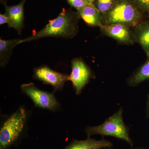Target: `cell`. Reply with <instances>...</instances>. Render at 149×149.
Instances as JSON below:
<instances>
[{"label": "cell", "mask_w": 149, "mask_h": 149, "mask_svg": "<svg viewBox=\"0 0 149 149\" xmlns=\"http://www.w3.org/2000/svg\"><path fill=\"white\" fill-rule=\"evenodd\" d=\"M80 18L78 12L70 9H63L56 18L49 20L42 29L29 37L21 39L19 44L31 42L44 37H61L71 39L77 34L78 23Z\"/></svg>", "instance_id": "1"}, {"label": "cell", "mask_w": 149, "mask_h": 149, "mask_svg": "<svg viewBox=\"0 0 149 149\" xmlns=\"http://www.w3.org/2000/svg\"><path fill=\"white\" fill-rule=\"evenodd\" d=\"M118 0H95L93 4L99 11L102 15L110 10Z\"/></svg>", "instance_id": "15"}, {"label": "cell", "mask_w": 149, "mask_h": 149, "mask_svg": "<svg viewBox=\"0 0 149 149\" xmlns=\"http://www.w3.org/2000/svg\"><path fill=\"white\" fill-rule=\"evenodd\" d=\"M112 146V143L107 140H97L88 137L83 141L74 140L65 149H100L111 148Z\"/></svg>", "instance_id": "11"}, {"label": "cell", "mask_w": 149, "mask_h": 149, "mask_svg": "<svg viewBox=\"0 0 149 149\" xmlns=\"http://www.w3.org/2000/svg\"><path fill=\"white\" fill-rule=\"evenodd\" d=\"M137 9L144 17L149 19V0H131Z\"/></svg>", "instance_id": "16"}, {"label": "cell", "mask_w": 149, "mask_h": 149, "mask_svg": "<svg viewBox=\"0 0 149 149\" xmlns=\"http://www.w3.org/2000/svg\"><path fill=\"white\" fill-rule=\"evenodd\" d=\"M89 3L92 4L95 0H86Z\"/></svg>", "instance_id": "20"}, {"label": "cell", "mask_w": 149, "mask_h": 149, "mask_svg": "<svg viewBox=\"0 0 149 149\" xmlns=\"http://www.w3.org/2000/svg\"><path fill=\"white\" fill-rule=\"evenodd\" d=\"M102 16L103 25L122 24L131 28L145 19L131 0H118L110 10Z\"/></svg>", "instance_id": "2"}, {"label": "cell", "mask_w": 149, "mask_h": 149, "mask_svg": "<svg viewBox=\"0 0 149 149\" xmlns=\"http://www.w3.org/2000/svg\"><path fill=\"white\" fill-rule=\"evenodd\" d=\"M20 87L22 93L32 100L35 106L51 111L58 109L59 104L54 93L42 91L32 83L23 84Z\"/></svg>", "instance_id": "5"}, {"label": "cell", "mask_w": 149, "mask_h": 149, "mask_svg": "<svg viewBox=\"0 0 149 149\" xmlns=\"http://www.w3.org/2000/svg\"><path fill=\"white\" fill-rule=\"evenodd\" d=\"M77 12L80 18L89 26L100 27L102 25L101 14L93 4H88Z\"/></svg>", "instance_id": "12"}, {"label": "cell", "mask_w": 149, "mask_h": 149, "mask_svg": "<svg viewBox=\"0 0 149 149\" xmlns=\"http://www.w3.org/2000/svg\"><path fill=\"white\" fill-rule=\"evenodd\" d=\"M33 72L34 79L52 85L54 91H61L65 82L69 80V75L56 72L46 65L35 68Z\"/></svg>", "instance_id": "7"}, {"label": "cell", "mask_w": 149, "mask_h": 149, "mask_svg": "<svg viewBox=\"0 0 149 149\" xmlns=\"http://www.w3.org/2000/svg\"><path fill=\"white\" fill-rule=\"evenodd\" d=\"M26 112L22 107L17 109L4 123L0 130V149H8L21 135L26 120Z\"/></svg>", "instance_id": "4"}, {"label": "cell", "mask_w": 149, "mask_h": 149, "mask_svg": "<svg viewBox=\"0 0 149 149\" xmlns=\"http://www.w3.org/2000/svg\"><path fill=\"white\" fill-rule=\"evenodd\" d=\"M103 35L116 41L120 44L133 45L135 43L132 28L122 24L103 25L100 27Z\"/></svg>", "instance_id": "8"}, {"label": "cell", "mask_w": 149, "mask_h": 149, "mask_svg": "<svg viewBox=\"0 0 149 149\" xmlns=\"http://www.w3.org/2000/svg\"><path fill=\"white\" fill-rule=\"evenodd\" d=\"M71 69L69 80L72 82L76 95H79L82 93L83 89L94 75L90 67L80 58L72 60Z\"/></svg>", "instance_id": "6"}, {"label": "cell", "mask_w": 149, "mask_h": 149, "mask_svg": "<svg viewBox=\"0 0 149 149\" xmlns=\"http://www.w3.org/2000/svg\"><path fill=\"white\" fill-rule=\"evenodd\" d=\"M26 1L22 0L18 4L10 6H8L6 3L4 4L5 8V14L9 18L8 27L14 28L19 35H21L24 27V7Z\"/></svg>", "instance_id": "9"}, {"label": "cell", "mask_w": 149, "mask_h": 149, "mask_svg": "<svg viewBox=\"0 0 149 149\" xmlns=\"http://www.w3.org/2000/svg\"><path fill=\"white\" fill-rule=\"evenodd\" d=\"M9 22V18L5 14H0V25L4 24H8Z\"/></svg>", "instance_id": "18"}, {"label": "cell", "mask_w": 149, "mask_h": 149, "mask_svg": "<svg viewBox=\"0 0 149 149\" xmlns=\"http://www.w3.org/2000/svg\"><path fill=\"white\" fill-rule=\"evenodd\" d=\"M132 30L135 42L140 45L147 56H149V19H144Z\"/></svg>", "instance_id": "10"}, {"label": "cell", "mask_w": 149, "mask_h": 149, "mask_svg": "<svg viewBox=\"0 0 149 149\" xmlns=\"http://www.w3.org/2000/svg\"><path fill=\"white\" fill-rule=\"evenodd\" d=\"M149 80V56L146 61L133 72L127 80L130 87H136L141 83Z\"/></svg>", "instance_id": "13"}, {"label": "cell", "mask_w": 149, "mask_h": 149, "mask_svg": "<svg viewBox=\"0 0 149 149\" xmlns=\"http://www.w3.org/2000/svg\"><path fill=\"white\" fill-rule=\"evenodd\" d=\"M147 116L149 118V95L148 96V101L147 103Z\"/></svg>", "instance_id": "19"}, {"label": "cell", "mask_w": 149, "mask_h": 149, "mask_svg": "<svg viewBox=\"0 0 149 149\" xmlns=\"http://www.w3.org/2000/svg\"><path fill=\"white\" fill-rule=\"evenodd\" d=\"M133 149H148L145 148H136Z\"/></svg>", "instance_id": "21"}, {"label": "cell", "mask_w": 149, "mask_h": 149, "mask_svg": "<svg viewBox=\"0 0 149 149\" xmlns=\"http://www.w3.org/2000/svg\"><path fill=\"white\" fill-rule=\"evenodd\" d=\"M21 39L4 40L0 39V65L5 66L9 60L13 48L19 45Z\"/></svg>", "instance_id": "14"}, {"label": "cell", "mask_w": 149, "mask_h": 149, "mask_svg": "<svg viewBox=\"0 0 149 149\" xmlns=\"http://www.w3.org/2000/svg\"><path fill=\"white\" fill-rule=\"evenodd\" d=\"M70 6L78 11L89 4L86 0H66Z\"/></svg>", "instance_id": "17"}, {"label": "cell", "mask_w": 149, "mask_h": 149, "mask_svg": "<svg viewBox=\"0 0 149 149\" xmlns=\"http://www.w3.org/2000/svg\"><path fill=\"white\" fill-rule=\"evenodd\" d=\"M123 110L119 109L101 125L88 126L85 131L88 138L94 135L114 137L126 142L132 147L133 143L129 135V129L123 121Z\"/></svg>", "instance_id": "3"}]
</instances>
